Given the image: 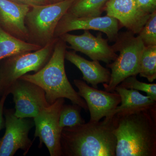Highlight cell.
<instances>
[{
  "mask_svg": "<svg viewBox=\"0 0 156 156\" xmlns=\"http://www.w3.org/2000/svg\"><path fill=\"white\" fill-rule=\"evenodd\" d=\"M118 117H105L102 121L89 122L61 132L63 156H115L117 139L115 131Z\"/></svg>",
  "mask_w": 156,
  "mask_h": 156,
  "instance_id": "obj_1",
  "label": "cell"
},
{
  "mask_svg": "<svg viewBox=\"0 0 156 156\" xmlns=\"http://www.w3.org/2000/svg\"><path fill=\"white\" fill-rule=\"evenodd\" d=\"M118 117L115 156H156V106Z\"/></svg>",
  "mask_w": 156,
  "mask_h": 156,
  "instance_id": "obj_2",
  "label": "cell"
},
{
  "mask_svg": "<svg viewBox=\"0 0 156 156\" xmlns=\"http://www.w3.org/2000/svg\"><path fill=\"white\" fill-rule=\"evenodd\" d=\"M66 43L58 38L49 61L41 69L33 74H26L20 79L36 84L44 91L50 105L58 98H67L87 111L88 106L83 98L74 89L66 76L65 68Z\"/></svg>",
  "mask_w": 156,
  "mask_h": 156,
  "instance_id": "obj_3",
  "label": "cell"
},
{
  "mask_svg": "<svg viewBox=\"0 0 156 156\" xmlns=\"http://www.w3.org/2000/svg\"><path fill=\"white\" fill-rule=\"evenodd\" d=\"M131 32L119 34L112 48L119 55L113 62L108 64L111 69V79L108 84H103L107 92H114L115 88L125 79L138 75L140 60L145 46L138 36Z\"/></svg>",
  "mask_w": 156,
  "mask_h": 156,
  "instance_id": "obj_4",
  "label": "cell"
},
{
  "mask_svg": "<svg viewBox=\"0 0 156 156\" xmlns=\"http://www.w3.org/2000/svg\"><path fill=\"white\" fill-rule=\"evenodd\" d=\"M76 0H64L31 7L25 23L29 43L44 47L54 41L56 26Z\"/></svg>",
  "mask_w": 156,
  "mask_h": 156,
  "instance_id": "obj_5",
  "label": "cell"
},
{
  "mask_svg": "<svg viewBox=\"0 0 156 156\" xmlns=\"http://www.w3.org/2000/svg\"><path fill=\"white\" fill-rule=\"evenodd\" d=\"M57 38L39 50L4 59L0 66V92L6 95L9 87L22 76L41 69L51 57Z\"/></svg>",
  "mask_w": 156,
  "mask_h": 156,
  "instance_id": "obj_6",
  "label": "cell"
},
{
  "mask_svg": "<svg viewBox=\"0 0 156 156\" xmlns=\"http://www.w3.org/2000/svg\"><path fill=\"white\" fill-rule=\"evenodd\" d=\"M65 101V98H58L34 118L35 126L34 137L39 138V147L41 148L44 144L51 156H62L61 145L62 130L58 126V120Z\"/></svg>",
  "mask_w": 156,
  "mask_h": 156,
  "instance_id": "obj_7",
  "label": "cell"
},
{
  "mask_svg": "<svg viewBox=\"0 0 156 156\" xmlns=\"http://www.w3.org/2000/svg\"><path fill=\"white\" fill-rule=\"evenodd\" d=\"M4 115L6 130L0 139V156H14L19 149L26 155L33 143L29 134L34 126V121L16 116L13 109L5 110Z\"/></svg>",
  "mask_w": 156,
  "mask_h": 156,
  "instance_id": "obj_8",
  "label": "cell"
},
{
  "mask_svg": "<svg viewBox=\"0 0 156 156\" xmlns=\"http://www.w3.org/2000/svg\"><path fill=\"white\" fill-rule=\"evenodd\" d=\"M11 94L15 104L14 115L19 118H34L50 105L44 91L36 84L18 79L6 92Z\"/></svg>",
  "mask_w": 156,
  "mask_h": 156,
  "instance_id": "obj_9",
  "label": "cell"
},
{
  "mask_svg": "<svg viewBox=\"0 0 156 156\" xmlns=\"http://www.w3.org/2000/svg\"><path fill=\"white\" fill-rule=\"evenodd\" d=\"M84 30L83 34L80 35L67 33L58 38L69 44L67 48L85 54L92 60L103 62L108 64L115 60L118 55L108 45V39L104 38L101 33L95 37L89 30Z\"/></svg>",
  "mask_w": 156,
  "mask_h": 156,
  "instance_id": "obj_10",
  "label": "cell"
},
{
  "mask_svg": "<svg viewBox=\"0 0 156 156\" xmlns=\"http://www.w3.org/2000/svg\"><path fill=\"white\" fill-rule=\"evenodd\" d=\"M78 93L86 101L90 112V122H97L104 117H109L121 104L119 95L113 92L98 90L80 80H74Z\"/></svg>",
  "mask_w": 156,
  "mask_h": 156,
  "instance_id": "obj_11",
  "label": "cell"
},
{
  "mask_svg": "<svg viewBox=\"0 0 156 156\" xmlns=\"http://www.w3.org/2000/svg\"><path fill=\"white\" fill-rule=\"evenodd\" d=\"M80 30L99 31L105 34L109 41L115 42L119 35V27L116 19L108 15L103 17H75L65 14L56 26L54 38H57L63 34Z\"/></svg>",
  "mask_w": 156,
  "mask_h": 156,
  "instance_id": "obj_12",
  "label": "cell"
},
{
  "mask_svg": "<svg viewBox=\"0 0 156 156\" xmlns=\"http://www.w3.org/2000/svg\"><path fill=\"white\" fill-rule=\"evenodd\" d=\"M105 11L134 34H139L150 15L140 8L136 0H108Z\"/></svg>",
  "mask_w": 156,
  "mask_h": 156,
  "instance_id": "obj_13",
  "label": "cell"
},
{
  "mask_svg": "<svg viewBox=\"0 0 156 156\" xmlns=\"http://www.w3.org/2000/svg\"><path fill=\"white\" fill-rule=\"evenodd\" d=\"M30 7L10 0H0V27L13 36L28 41L25 19Z\"/></svg>",
  "mask_w": 156,
  "mask_h": 156,
  "instance_id": "obj_14",
  "label": "cell"
},
{
  "mask_svg": "<svg viewBox=\"0 0 156 156\" xmlns=\"http://www.w3.org/2000/svg\"><path fill=\"white\" fill-rule=\"evenodd\" d=\"M65 58L76 66L83 75V79L97 89L100 83L108 84L111 79V73L106 68L102 66L98 60L89 61L78 55L75 51H67Z\"/></svg>",
  "mask_w": 156,
  "mask_h": 156,
  "instance_id": "obj_15",
  "label": "cell"
},
{
  "mask_svg": "<svg viewBox=\"0 0 156 156\" xmlns=\"http://www.w3.org/2000/svg\"><path fill=\"white\" fill-rule=\"evenodd\" d=\"M115 91L121 97V105L117 107L109 117L115 115L122 116L156 106V101L147 95H142L137 90L126 89L119 85Z\"/></svg>",
  "mask_w": 156,
  "mask_h": 156,
  "instance_id": "obj_16",
  "label": "cell"
},
{
  "mask_svg": "<svg viewBox=\"0 0 156 156\" xmlns=\"http://www.w3.org/2000/svg\"><path fill=\"white\" fill-rule=\"evenodd\" d=\"M42 47L22 41L0 27V60L25 52L36 51Z\"/></svg>",
  "mask_w": 156,
  "mask_h": 156,
  "instance_id": "obj_17",
  "label": "cell"
},
{
  "mask_svg": "<svg viewBox=\"0 0 156 156\" xmlns=\"http://www.w3.org/2000/svg\"><path fill=\"white\" fill-rule=\"evenodd\" d=\"M108 1L76 0L66 14L75 17H99Z\"/></svg>",
  "mask_w": 156,
  "mask_h": 156,
  "instance_id": "obj_18",
  "label": "cell"
},
{
  "mask_svg": "<svg viewBox=\"0 0 156 156\" xmlns=\"http://www.w3.org/2000/svg\"><path fill=\"white\" fill-rule=\"evenodd\" d=\"M138 74L149 82L156 79V45L145 46L140 60Z\"/></svg>",
  "mask_w": 156,
  "mask_h": 156,
  "instance_id": "obj_19",
  "label": "cell"
},
{
  "mask_svg": "<svg viewBox=\"0 0 156 156\" xmlns=\"http://www.w3.org/2000/svg\"><path fill=\"white\" fill-rule=\"evenodd\" d=\"M82 108L77 105H63L60 111L58 126L61 130L86 123L81 115Z\"/></svg>",
  "mask_w": 156,
  "mask_h": 156,
  "instance_id": "obj_20",
  "label": "cell"
},
{
  "mask_svg": "<svg viewBox=\"0 0 156 156\" xmlns=\"http://www.w3.org/2000/svg\"><path fill=\"white\" fill-rule=\"evenodd\" d=\"M136 76H131L124 80L119 85L127 89H134L146 93L147 95L156 101V84L147 83L137 80Z\"/></svg>",
  "mask_w": 156,
  "mask_h": 156,
  "instance_id": "obj_21",
  "label": "cell"
},
{
  "mask_svg": "<svg viewBox=\"0 0 156 156\" xmlns=\"http://www.w3.org/2000/svg\"><path fill=\"white\" fill-rule=\"evenodd\" d=\"M138 36L145 46L156 45V11L150 14Z\"/></svg>",
  "mask_w": 156,
  "mask_h": 156,
  "instance_id": "obj_22",
  "label": "cell"
},
{
  "mask_svg": "<svg viewBox=\"0 0 156 156\" xmlns=\"http://www.w3.org/2000/svg\"><path fill=\"white\" fill-rule=\"evenodd\" d=\"M137 5L143 11L151 14L156 11V0H136Z\"/></svg>",
  "mask_w": 156,
  "mask_h": 156,
  "instance_id": "obj_23",
  "label": "cell"
},
{
  "mask_svg": "<svg viewBox=\"0 0 156 156\" xmlns=\"http://www.w3.org/2000/svg\"><path fill=\"white\" fill-rule=\"evenodd\" d=\"M17 4L33 6L41 5L50 4L49 0H10Z\"/></svg>",
  "mask_w": 156,
  "mask_h": 156,
  "instance_id": "obj_24",
  "label": "cell"
},
{
  "mask_svg": "<svg viewBox=\"0 0 156 156\" xmlns=\"http://www.w3.org/2000/svg\"><path fill=\"white\" fill-rule=\"evenodd\" d=\"M7 95H3L2 97L0 100V131L3 129L5 126V121L3 118L4 114V105Z\"/></svg>",
  "mask_w": 156,
  "mask_h": 156,
  "instance_id": "obj_25",
  "label": "cell"
},
{
  "mask_svg": "<svg viewBox=\"0 0 156 156\" xmlns=\"http://www.w3.org/2000/svg\"><path fill=\"white\" fill-rule=\"evenodd\" d=\"M49 1H50V3H53L61 2V1H64V0H49Z\"/></svg>",
  "mask_w": 156,
  "mask_h": 156,
  "instance_id": "obj_26",
  "label": "cell"
},
{
  "mask_svg": "<svg viewBox=\"0 0 156 156\" xmlns=\"http://www.w3.org/2000/svg\"><path fill=\"white\" fill-rule=\"evenodd\" d=\"M0 90H1V86H0Z\"/></svg>",
  "mask_w": 156,
  "mask_h": 156,
  "instance_id": "obj_27",
  "label": "cell"
}]
</instances>
